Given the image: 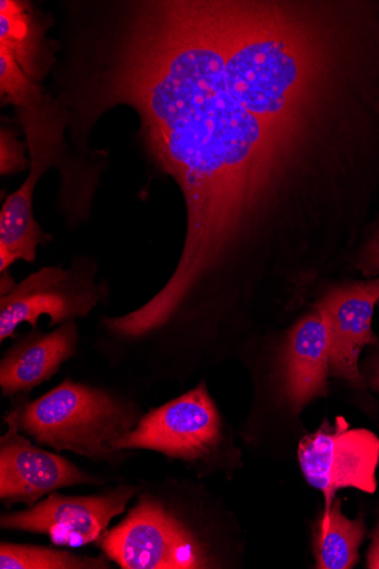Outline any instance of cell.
I'll list each match as a JSON object with an SVG mask.
<instances>
[{
	"instance_id": "cell-2",
	"label": "cell",
	"mask_w": 379,
	"mask_h": 569,
	"mask_svg": "<svg viewBox=\"0 0 379 569\" xmlns=\"http://www.w3.org/2000/svg\"><path fill=\"white\" fill-rule=\"evenodd\" d=\"M123 519L94 543L122 569H210L228 558L202 509L183 485L140 480Z\"/></svg>"
},
{
	"instance_id": "cell-11",
	"label": "cell",
	"mask_w": 379,
	"mask_h": 569,
	"mask_svg": "<svg viewBox=\"0 0 379 569\" xmlns=\"http://www.w3.org/2000/svg\"><path fill=\"white\" fill-rule=\"evenodd\" d=\"M283 372L286 395L293 411L328 396L329 336L317 310L291 330L283 352Z\"/></svg>"
},
{
	"instance_id": "cell-12",
	"label": "cell",
	"mask_w": 379,
	"mask_h": 569,
	"mask_svg": "<svg viewBox=\"0 0 379 569\" xmlns=\"http://www.w3.org/2000/svg\"><path fill=\"white\" fill-rule=\"evenodd\" d=\"M41 176L30 171L24 183L10 194L0 212V273L18 261L34 263L37 249L49 242L33 213L34 190Z\"/></svg>"
},
{
	"instance_id": "cell-16",
	"label": "cell",
	"mask_w": 379,
	"mask_h": 569,
	"mask_svg": "<svg viewBox=\"0 0 379 569\" xmlns=\"http://www.w3.org/2000/svg\"><path fill=\"white\" fill-rule=\"evenodd\" d=\"M23 149L17 140H7L2 137V176H11L28 169Z\"/></svg>"
},
{
	"instance_id": "cell-15",
	"label": "cell",
	"mask_w": 379,
	"mask_h": 569,
	"mask_svg": "<svg viewBox=\"0 0 379 569\" xmlns=\"http://www.w3.org/2000/svg\"><path fill=\"white\" fill-rule=\"evenodd\" d=\"M112 561L68 549L29 543L0 542V569H111Z\"/></svg>"
},
{
	"instance_id": "cell-6",
	"label": "cell",
	"mask_w": 379,
	"mask_h": 569,
	"mask_svg": "<svg viewBox=\"0 0 379 569\" xmlns=\"http://www.w3.org/2000/svg\"><path fill=\"white\" fill-rule=\"evenodd\" d=\"M139 488V481H122L90 495L52 492L31 507L0 513V529L46 536L53 546L66 548L94 545L127 511Z\"/></svg>"
},
{
	"instance_id": "cell-1",
	"label": "cell",
	"mask_w": 379,
	"mask_h": 569,
	"mask_svg": "<svg viewBox=\"0 0 379 569\" xmlns=\"http://www.w3.org/2000/svg\"><path fill=\"white\" fill-rule=\"evenodd\" d=\"M100 6L61 77L66 123L80 147L107 111L133 109L152 166L183 196L181 263L218 262L265 221L278 171L257 119L228 90L209 0Z\"/></svg>"
},
{
	"instance_id": "cell-10",
	"label": "cell",
	"mask_w": 379,
	"mask_h": 569,
	"mask_svg": "<svg viewBox=\"0 0 379 569\" xmlns=\"http://www.w3.org/2000/svg\"><path fill=\"white\" fill-rule=\"evenodd\" d=\"M0 360V388L7 398L31 391L56 376L67 361L78 355L80 331L77 321L50 332L31 329L16 337Z\"/></svg>"
},
{
	"instance_id": "cell-19",
	"label": "cell",
	"mask_w": 379,
	"mask_h": 569,
	"mask_svg": "<svg viewBox=\"0 0 379 569\" xmlns=\"http://www.w3.org/2000/svg\"><path fill=\"white\" fill-rule=\"evenodd\" d=\"M17 282L10 274V272L2 273V277H0V296L7 295L16 287Z\"/></svg>"
},
{
	"instance_id": "cell-8",
	"label": "cell",
	"mask_w": 379,
	"mask_h": 569,
	"mask_svg": "<svg viewBox=\"0 0 379 569\" xmlns=\"http://www.w3.org/2000/svg\"><path fill=\"white\" fill-rule=\"evenodd\" d=\"M6 413L7 432L0 437V501L31 507L67 488L106 487L112 479L90 473L68 458L48 451L23 435L19 427V403L11 399Z\"/></svg>"
},
{
	"instance_id": "cell-5",
	"label": "cell",
	"mask_w": 379,
	"mask_h": 569,
	"mask_svg": "<svg viewBox=\"0 0 379 569\" xmlns=\"http://www.w3.org/2000/svg\"><path fill=\"white\" fill-rule=\"evenodd\" d=\"M98 267L89 258H76L72 268H42L0 296V342L14 339L22 325L38 328L41 317L48 329L88 318L108 297L106 281L97 283Z\"/></svg>"
},
{
	"instance_id": "cell-17",
	"label": "cell",
	"mask_w": 379,
	"mask_h": 569,
	"mask_svg": "<svg viewBox=\"0 0 379 569\" xmlns=\"http://www.w3.org/2000/svg\"><path fill=\"white\" fill-rule=\"evenodd\" d=\"M357 269L365 277L379 276V227L361 249L357 260Z\"/></svg>"
},
{
	"instance_id": "cell-3",
	"label": "cell",
	"mask_w": 379,
	"mask_h": 569,
	"mask_svg": "<svg viewBox=\"0 0 379 569\" xmlns=\"http://www.w3.org/2000/svg\"><path fill=\"white\" fill-rule=\"evenodd\" d=\"M14 398L21 432L41 447L71 451L112 470L133 456L118 449L146 413L132 392L67 378L33 401L26 395Z\"/></svg>"
},
{
	"instance_id": "cell-18",
	"label": "cell",
	"mask_w": 379,
	"mask_h": 569,
	"mask_svg": "<svg viewBox=\"0 0 379 569\" xmlns=\"http://www.w3.org/2000/svg\"><path fill=\"white\" fill-rule=\"evenodd\" d=\"M367 568L379 569V521L371 536V545L367 556Z\"/></svg>"
},
{
	"instance_id": "cell-13",
	"label": "cell",
	"mask_w": 379,
	"mask_h": 569,
	"mask_svg": "<svg viewBox=\"0 0 379 569\" xmlns=\"http://www.w3.org/2000/svg\"><path fill=\"white\" fill-rule=\"evenodd\" d=\"M363 517L350 520L342 512L340 499L321 515L313 537V552L318 569H351L359 560V549L366 537Z\"/></svg>"
},
{
	"instance_id": "cell-9",
	"label": "cell",
	"mask_w": 379,
	"mask_h": 569,
	"mask_svg": "<svg viewBox=\"0 0 379 569\" xmlns=\"http://www.w3.org/2000/svg\"><path fill=\"white\" fill-rule=\"evenodd\" d=\"M379 301V279L335 288L316 310L328 329L330 377L365 388L359 358L366 346L377 342L372 317Z\"/></svg>"
},
{
	"instance_id": "cell-21",
	"label": "cell",
	"mask_w": 379,
	"mask_h": 569,
	"mask_svg": "<svg viewBox=\"0 0 379 569\" xmlns=\"http://www.w3.org/2000/svg\"><path fill=\"white\" fill-rule=\"evenodd\" d=\"M379 302V301H378Z\"/></svg>"
},
{
	"instance_id": "cell-20",
	"label": "cell",
	"mask_w": 379,
	"mask_h": 569,
	"mask_svg": "<svg viewBox=\"0 0 379 569\" xmlns=\"http://www.w3.org/2000/svg\"><path fill=\"white\" fill-rule=\"evenodd\" d=\"M371 386L375 390L379 391V365L372 375Z\"/></svg>"
},
{
	"instance_id": "cell-14",
	"label": "cell",
	"mask_w": 379,
	"mask_h": 569,
	"mask_svg": "<svg viewBox=\"0 0 379 569\" xmlns=\"http://www.w3.org/2000/svg\"><path fill=\"white\" fill-rule=\"evenodd\" d=\"M44 31L34 19L29 3L2 0L0 3V48L13 58L33 82L42 74V38Z\"/></svg>"
},
{
	"instance_id": "cell-7",
	"label": "cell",
	"mask_w": 379,
	"mask_h": 569,
	"mask_svg": "<svg viewBox=\"0 0 379 569\" xmlns=\"http://www.w3.org/2000/svg\"><path fill=\"white\" fill-rule=\"evenodd\" d=\"M298 457L306 481L321 491L328 512L341 489L372 495L377 490L379 438L367 429L352 428L343 417L335 425L325 420L299 445Z\"/></svg>"
},
{
	"instance_id": "cell-4",
	"label": "cell",
	"mask_w": 379,
	"mask_h": 569,
	"mask_svg": "<svg viewBox=\"0 0 379 569\" xmlns=\"http://www.w3.org/2000/svg\"><path fill=\"white\" fill-rule=\"evenodd\" d=\"M118 449L157 452L200 473L236 467L239 460L222 413L205 381L146 411L138 427L118 445Z\"/></svg>"
}]
</instances>
